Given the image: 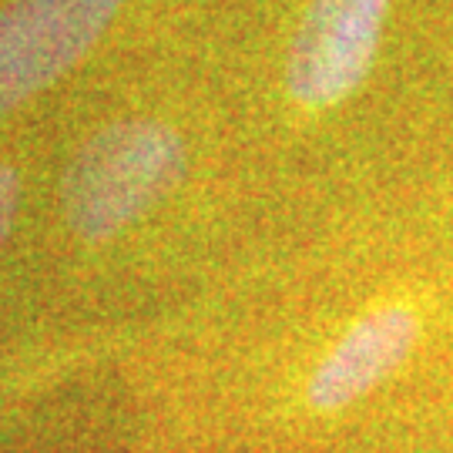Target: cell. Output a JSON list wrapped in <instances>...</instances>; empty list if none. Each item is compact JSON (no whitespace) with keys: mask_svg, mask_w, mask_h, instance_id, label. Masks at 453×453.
<instances>
[{"mask_svg":"<svg viewBox=\"0 0 453 453\" xmlns=\"http://www.w3.org/2000/svg\"><path fill=\"white\" fill-rule=\"evenodd\" d=\"M417 340L420 312L413 306L389 303L359 316L309 376L306 403L319 413L353 406L403 366Z\"/></svg>","mask_w":453,"mask_h":453,"instance_id":"4","label":"cell"},{"mask_svg":"<svg viewBox=\"0 0 453 453\" xmlns=\"http://www.w3.org/2000/svg\"><path fill=\"white\" fill-rule=\"evenodd\" d=\"M118 7L121 0H11L0 7V114L78 65Z\"/></svg>","mask_w":453,"mask_h":453,"instance_id":"2","label":"cell"},{"mask_svg":"<svg viewBox=\"0 0 453 453\" xmlns=\"http://www.w3.org/2000/svg\"><path fill=\"white\" fill-rule=\"evenodd\" d=\"M17 198H20V179H17L14 168L0 165V242H4V235L11 232V222H14V211H17Z\"/></svg>","mask_w":453,"mask_h":453,"instance_id":"5","label":"cell"},{"mask_svg":"<svg viewBox=\"0 0 453 453\" xmlns=\"http://www.w3.org/2000/svg\"><path fill=\"white\" fill-rule=\"evenodd\" d=\"M185 142L162 121H118L97 131L65 175L67 226L88 242L111 239L179 185Z\"/></svg>","mask_w":453,"mask_h":453,"instance_id":"1","label":"cell"},{"mask_svg":"<svg viewBox=\"0 0 453 453\" xmlns=\"http://www.w3.org/2000/svg\"><path fill=\"white\" fill-rule=\"evenodd\" d=\"M387 11L389 0H312L286 65L292 101L323 111L353 95L370 74Z\"/></svg>","mask_w":453,"mask_h":453,"instance_id":"3","label":"cell"}]
</instances>
